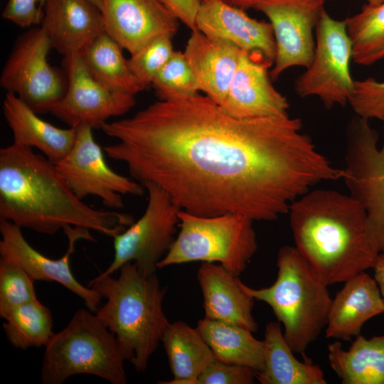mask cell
<instances>
[{
    "instance_id": "obj_1",
    "label": "cell",
    "mask_w": 384,
    "mask_h": 384,
    "mask_svg": "<svg viewBox=\"0 0 384 384\" xmlns=\"http://www.w3.org/2000/svg\"><path fill=\"white\" fill-rule=\"evenodd\" d=\"M101 129L117 140L103 148L107 156L197 215L273 221L311 186L343 174L302 132L299 118H238L206 95L159 100Z\"/></svg>"
},
{
    "instance_id": "obj_2",
    "label": "cell",
    "mask_w": 384,
    "mask_h": 384,
    "mask_svg": "<svg viewBox=\"0 0 384 384\" xmlns=\"http://www.w3.org/2000/svg\"><path fill=\"white\" fill-rule=\"evenodd\" d=\"M0 219L41 234L53 235L71 225L110 238L134 223L129 214L84 203L55 163L14 144L0 149Z\"/></svg>"
},
{
    "instance_id": "obj_3",
    "label": "cell",
    "mask_w": 384,
    "mask_h": 384,
    "mask_svg": "<svg viewBox=\"0 0 384 384\" xmlns=\"http://www.w3.org/2000/svg\"><path fill=\"white\" fill-rule=\"evenodd\" d=\"M287 213L294 247L327 286L373 267L380 251L366 211L350 194L310 189Z\"/></svg>"
},
{
    "instance_id": "obj_4",
    "label": "cell",
    "mask_w": 384,
    "mask_h": 384,
    "mask_svg": "<svg viewBox=\"0 0 384 384\" xmlns=\"http://www.w3.org/2000/svg\"><path fill=\"white\" fill-rule=\"evenodd\" d=\"M119 270L117 278L99 274L87 286L106 299L95 314L114 335L124 359L144 372L169 324L163 309L166 289L156 273L144 276L134 262Z\"/></svg>"
},
{
    "instance_id": "obj_5",
    "label": "cell",
    "mask_w": 384,
    "mask_h": 384,
    "mask_svg": "<svg viewBox=\"0 0 384 384\" xmlns=\"http://www.w3.org/2000/svg\"><path fill=\"white\" fill-rule=\"evenodd\" d=\"M277 276L270 287L253 289L242 283L255 300L267 304L284 327V336L294 353L305 359L306 350L328 321L332 298L295 247H282L277 257Z\"/></svg>"
},
{
    "instance_id": "obj_6",
    "label": "cell",
    "mask_w": 384,
    "mask_h": 384,
    "mask_svg": "<svg viewBox=\"0 0 384 384\" xmlns=\"http://www.w3.org/2000/svg\"><path fill=\"white\" fill-rule=\"evenodd\" d=\"M124 361L114 335L95 313L81 309L45 347L41 380L62 384L71 376L88 374L125 384Z\"/></svg>"
},
{
    "instance_id": "obj_7",
    "label": "cell",
    "mask_w": 384,
    "mask_h": 384,
    "mask_svg": "<svg viewBox=\"0 0 384 384\" xmlns=\"http://www.w3.org/2000/svg\"><path fill=\"white\" fill-rule=\"evenodd\" d=\"M178 220L180 231L157 269L196 261L218 262L239 276L257 251L254 221L245 215L203 216L181 210Z\"/></svg>"
},
{
    "instance_id": "obj_8",
    "label": "cell",
    "mask_w": 384,
    "mask_h": 384,
    "mask_svg": "<svg viewBox=\"0 0 384 384\" xmlns=\"http://www.w3.org/2000/svg\"><path fill=\"white\" fill-rule=\"evenodd\" d=\"M148 203L141 218L114 239V257L100 275H112L127 262H134L144 276L156 273L157 264L164 257L175 238L181 210L170 196L152 183L142 184Z\"/></svg>"
},
{
    "instance_id": "obj_9",
    "label": "cell",
    "mask_w": 384,
    "mask_h": 384,
    "mask_svg": "<svg viewBox=\"0 0 384 384\" xmlns=\"http://www.w3.org/2000/svg\"><path fill=\"white\" fill-rule=\"evenodd\" d=\"M351 60L353 46L346 21L332 18L324 9L316 28L312 60L296 80L297 93L316 97L327 108L348 103L355 84Z\"/></svg>"
},
{
    "instance_id": "obj_10",
    "label": "cell",
    "mask_w": 384,
    "mask_h": 384,
    "mask_svg": "<svg viewBox=\"0 0 384 384\" xmlns=\"http://www.w3.org/2000/svg\"><path fill=\"white\" fill-rule=\"evenodd\" d=\"M51 48L41 26L30 28L15 42L0 76L1 87L37 114L50 112L67 87V77L48 63Z\"/></svg>"
},
{
    "instance_id": "obj_11",
    "label": "cell",
    "mask_w": 384,
    "mask_h": 384,
    "mask_svg": "<svg viewBox=\"0 0 384 384\" xmlns=\"http://www.w3.org/2000/svg\"><path fill=\"white\" fill-rule=\"evenodd\" d=\"M378 142V133L368 119L356 115L349 122L342 179L366 211L379 251L384 254V141L381 147Z\"/></svg>"
},
{
    "instance_id": "obj_12",
    "label": "cell",
    "mask_w": 384,
    "mask_h": 384,
    "mask_svg": "<svg viewBox=\"0 0 384 384\" xmlns=\"http://www.w3.org/2000/svg\"><path fill=\"white\" fill-rule=\"evenodd\" d=\"M92 130L86 124L78 126L73 147L55 165L79 199L95 196L109 210H118L124 208L123 194L142 196L144 187L108 166Z\"/></svg>"
},
{
    "instance_id": "obj_13",
    "label": "cell",
    "mask_w": 384,
    "mask_h": 384,
    "mask_svg": "<svg viewBox=\"0 0 384 384\" xmlns=\"http://www.w3.org/2000/svg\"><path fill=\"white\" fill-rule=\"evenodd\" d=\"M325 0H262L255 9L272 26L276 56L270 77L276 80L292 67L307 68L315 49L316 25Z\"/></svg>"
},
{
    "instance_id": "obj_14",
    "label": "cell",
    "mask_w": 384,
    "mask_h": 384,
    "mask_svg": "<svg viewBox=\"0 0 384 384\" xmlns=\"http://www.w3.org/2000/svg\"><path fill=\"white\" fill-rule=\"evenodd\" d=\"M90 230L68 225L63 229L68 240L66 252L58 259H51L33 247L24 238L21 228L0 219V258L14 262L36 281L55 282L82 299L90 311L95 313L102 298L93 289L80 283L73 275L70 259L79 240L95 241Z\"/></svg>"
},
{
    "instance_id": "obj_15",
    "label": "cell",
    "mask_w": 384,
    "mask_h": 384,
    "mask_svg": "<svg viewBox=\"0 0 384 384\" xmlns=\"http://www.w3.org/2000/svg\"><path fill=\"white\" fill-rule=\"evenodd\" d=\"M62 63L67 87L50 113L69 127L86 124L101 129L110 118L123 115L135 105L134 96L110 90L95 80L79 53L63 57Z\"/></svg>"
},
{
    "instance_id": "obj_16",
    "label": "cell",
    "mask_w": 384,
    "mask_h": 384,
    "mask_svg": "<svg viewBox=\"0 0 384 384\" xmlns=\"http://www.w3.org/2000/svg\"><path fill=\"white\" fill-rule=\"evenodd\" d=\"M104 29L134 54L153 38L173 37L178 19L161 0H102Z\"/></svg>"
},
{
    "instance_id": "obj_17",
    "label": "cell",
    "mask_w": 384,
    "mask_h": 384,
    "mask_svg": "<svg viewBox=\"0 0 384 384\" xmlns=\"http://www.w3.org/2000/svg\"><path fill=\"white\" fill-rule=\"evenodd\" d=\"M271 64L260 54L243 51L221 107L238 118L288 115L287 99L270 81Z\"/></svg>"
},
{
    "instance_id": "obj_18",
    "label": "cell",
    "mask_w": 384,
    "mask_h": 384,
    "mask_svg": "<svg viewBox=\"0 0 384 384\" xmlns=\"http://www.w3.org/2000/svg\"><path fill=\"white\" fill-rule=\"evenodd\" d=\"M196 30L225 41L247 53L262 55L274 63L276 43L270 22L249 16L245 10L221 0H201L196 18Z\"/></svg>"
},
{
    "instance_id": "obj_19",
    "label": "cell",
    "mask_w": 384,
    "mask_h": 384,
    "mask_svg": "<svg viewBox=\"0 0 384 384\" xmlns=\"http://www.w3.org/2000/svg\"><path fill=\"white\" fill-rule=\"evenodd\" d=\"M41 27L63 57L79 53L105 31L100 9L90 0H44Z\"/></svg>"
},
{
    "instance_id": "obj_20",
    "label": "cell",
    "mask_w": 384,
    "mask_h": 384,
    "mask_svg": "<svg viewBox=\"0 0 384 384\" xmlns=\"http://www.w3.org/2000/svg\"><path fill=\"white\" fill-rule=\"evenodd\" d=\"M205 318L257 330L252 314L254 299L242 287L239 276L215 262H202L197 272Z\"/></svg>"
},
{
    "instance_id": "obj_21",
    "label": "cell",
    "mask_w": 384,
    "mask_h": 384,
    "mask_svg": "<svg viewBox=\"0 0 384 384\" xmlns=\"http://www.w3.org/2000/svg\"><path fill=\"white\" fill-rule=\"evenodd\" d=\"M344 283L332 299L326 337L350 341L367 321L384 313V302L375 279L364 272Z\"/></svg>"
},
{
    "instance_id": "obj_22",
    "label": "cell",
    "mask_w": 384,
    "mask_h": 384,
    "mask_svg": "<svg viewBox=\"0 0 384 384\" xmlns=\"http://www.w3.org/2000/svg\"><path fill=\"white\" fill-rule=\"evenodd\" d=\"M243 51L225 41L192 31L184 54L196 76L199 90L216 103L224 100Z\"/></svg>"
},
{
    "instance_id": "obj_23",
    "label": "cell",
    "mask_w": 384,
    "mask_h": 384,
    "mask_svg": "<svg viewBox=\"0 0 384 384\" xmlns=\"http://www.w3.org/2000/svg\"><path fill=\"white\" fill-rule=\"evenodd\" d=\"M3 113L13 134V144L36 148L55 164L74 144L76 127L59 128L42 119L14 93L6 92L3 100Z\"/></svg>"
},
{
    "instance_id": "obj_24",
    "label": "cell",
    "mask_w": 384,
    "mask_h": 384,
    "mask_svg": "<svg viewBox=\"0 0 384 384\" xmlns=\"http://www.w3.org/2000/svg\"><path fill=\"white\" fill-rule=\"evenodd\" d=\"M265 367L257 373L261 384H326L318 364L306 358L302 362L294 356L280 322L271 321L265 329Z\"/></svg>"
},
{
    "instance_id": "obj_25",
    "label": "cell",
    "mask_w": 384,
    "mask_h": 384,
    "mask_svg": "<svg viewBox=\"0 0 384 384\" xmlns=\"http://www.w3.org/2000/svg\"><path fill=\"white\" fill-rule=\"evenodd\" d=\"M173 379L161 384H196L216 358L196 328L181 321L169 323L161 341Z\"/></svg>"
},
{
    "instance_id": "obj_26",
    "label": "cell",
    "mask_w": 384,
    "mask_h": 384,
    "mask_svg": "<svg viewBox=\"0 0 384 384\" xmlns=\"http://www.w3.org/2000/svg\"><path fill=\"white\" fill-rule=\"evenodd\" d=\"M328 360L343 384H384V335L358 334L348 350L339 341L331 343Z\"/></svg>"
},
{
    "instance_id": "obj_27",
    "label": "cell",
    "mask_w": 384,
    "mask_h": 384,
    "mask_svg": "<svg viewBox=\"0 0 384 384\" xmlns=\"http://www.w3.org/2000/svg\"><path fill=\"white\" fill-rule=\"evenodd\" d=\"M196 329L217 360L249 367L257 373L264 369V341L255 338L250 330L205 317L198 321Z\"/></svg>"
},
{
    "instance_id": "obj_28",
    "label": "cell",
    "mask_w": 384,
    "mask_h": 384,
    "mask_svg": "<svg viewBox=\"0 0 384 384\" xmlns=\"http://www.w3.org/2000/svg\"><path fill=\"white\" fill-rule=\"evenodd\" d=\"M79 55L92 77L107 89L133 96L144 90L132 73L122 48L105 31Z\"/></svg>"
},
{
    "instance_id": "obj_29",
    "label": "cell",
    "mask_w": 384,
    "mask_h": 384,
    "mask_svg": "<svg viewBox=\"0 0 384 384\" xmlns=\"http://www.w3.org/2000/svg\"><path fill=\"white\" fill-rule=\"evenodd\" d=\"M4 319L6 337L16 348L46 347L55 334L52 313L38 299L14 309Z\"/></svg>"
},
{
    "instance_id": "obj_30",
    "label": "cell",
    "mask_w": 384,
    "mask_h": 384,
    "mask_svg": "<svg viewBox=\"0 0 384 384\" xmlns=\"http://www.w3.org/2000/svg\"><path fill=\"white\" fill-rule=\"evenodd\" d=\"M345 21L355 63L368 66L384 59V3L367 4Z\"/></svg>"
},
{
    "instance_id": "obj_31",
    "label": "cell",
    "mask_w": 384,
    "mask_h": 384,
    "mask_svg": "<svg viewBox=\"0 0 384 384\" xmlns=\"http://www.w3.org/2000/svg\"><path fill=\"white\" fill-rule=\"evenodd\" d=\"M153 85L160 100L186 98L198 94L194 71L184 53L174 51L154 78Z\"/></svg>"
},
{
    "instance_id": "obj_32",
    "label": "cell",
    "mask_w": 384,
    "mask_h": 384,
    "mask_svg": "<svg viewBox=\"0 0 384 384\" xmlns=\"http://www.w3.org/2000/svg\"><path fill=\"white\" fill-rule=\"evenodd\" d=\"M35 280L19 265L0 258V317L37 298Z\"/></svg>"
},
{
    "instance_id": "obj_33",
    "label": "cell",
    "mask_w": 384,
    "mask_h": 384,
    "mask_svg": "<svg viewBox=\"0 0 384 384\" xmlns=\"http://www.w3.org/2000/svg\"><path fill=\"white\" fill-rule=\"evenodd\" d=\"M174 52L171 37L161 35L131 55L128 59L130 69L144 89L151 85Z\"/></svg>"
},
{
    "instance_id": "obj_34",
    "label": "cell",
    "mask_w": 384,
    "mask_h": 384,
    "mask_svg": "<svg viewBox=\"0 0 384 384\" xmlns=\"http://www.w3.org/2000/svg\"><path fill=\"white\" fill-rule=\"evenodd\" d=\"M348 104L357 116L384 122V81L374 78L355 80Z\"/></svg>"
},
{
    "instance_id": "obj_35",
    "label": "cell",
    "mask_w": 384,
    "mask_h": 384,
    "mask_svg": "<svg viewBox=\"0 0 384 384\" xmlns=\"http://www.w3.org/2000/svg\"><path fill=\"white\" fill-rule=\"evenodd\" d=\"M256 378L252 368L216 359L198 378L196 384H252Z\"/></svg>"
},
{
    "instance_id": "obj_36",
    "label": "cell",
    "mask_w": 384,
    "mask_h": 384,
    "mask_svg": "<svg viewBox=\"0 0 384 384\" xmlns=\"http://www.w3.org/2000/svg\"><path fill=\"white\" fill-rule=\"evenodd\" d=\"M2 17L21 28L41 24L43 17V0H9Z\"/></svg>"
},
{
    "instance_id": "obj_37",
    "label": "cell",
    "mask_w": 384,
    "mask_h": 384,
    "mask_svg": "<svg viewBox=\"0 0 384 384\" xmlns=\"http://www.w3.org/2000/svg\"><path fill=\"white\" fill-rule=\"evenodd\" d=\"M191 31L196 30V18L201 0H161Z\"/></svg>"
},
{
    "instance_id": "obj_38",
    "label": "cell",
    "mask_w": 384,
    "mask_h": 384,
    "mask_svg": "<svg viewBox=\"0 0 384 384\" xmlns=\"http://www.w3.org/2000/svg\"><path fill=\"white\" fill-rule=\"evenodd\" d=\"M374 279L379 287V290L384 302V254L380 252L373 267Z\"/></svg>"
},
{
    "instance_id": "obj_39",
    "label": "cell",
    "mask_w": 384,
    "mask_h": 384,
    "mask_svg": "<svg viewBox=\"0 0 384 384\" xmlns=\"http://www.w3.org/2000/svg\"><path fill=\"white\" fill-rule=\"evenodd\" d=\"M222 1L236 8L243 10L254 9L257 4L262 0H221Z\"/></svg>"
},
{
    "instance_id": "obj_40",
    "label": "cell",
    "mask_w": 384,
    "mask_h": 384,
    "mask_svg": "<svg viewBox=\"0 0 384 384\" xmlns=\"http://www.w3.org/2000/svg\"><path fill=\"white\" fill-rule=\"evenodd\" d=\"M368 4L370 5H378L384 3V0H367Z\"/></svg>"
},
{
    "instance_id": "obj_41",
    "label": "cell",
    "mask_w": 384,
    "mask_h": 384,
    "mask_svg": "<svg viewBox=\"0 0 384 384\" xmlns=\"http://www.w3.org/2000/svg\"><path fill=\"white\" fill-rule=\"evenodd\" d=\"M95 4L100 9H101L102 0H90Z\"/></svg>"
},
{
    "instance_id": "obj_42",
    "label": "cell",
    "mask_w": 384,
    "mask_h": 384,
    "mask_svg": "<svg viewBox=\"0 0 384 384\" xmlns=\"http://www.w3.org/2000/svg\"><path fill=\"white\" fill-rule=\"evenodd\" d=\"M44 0H43V5Z\"/></svg>"
}]
</instances>
